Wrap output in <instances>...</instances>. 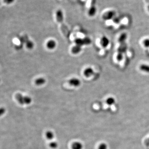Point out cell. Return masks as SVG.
<instances>
[{
  "label": "cell",
  "mask_w": 149,
  "mask_h": 149,
  "mask_svg": "<svg viewBox=\"0 0 149 149\" xmlns=\"http://www.w3.org/2000/svg\"><path fill=\"white\" fill-rule=\"evenodd\" d=\"M16 98L19 103L21 105H29L32 101L31 97L27 96H23L22 94L18 93L16 94Z\"/></svg>",
  "instance_id": "6da1fadb"
},
{
  "label": "cell",
  "mask_w": 149,
  "mask_h": 149,
  "mask_svg": "<svg viewBox=\"0 0 149 149\" xmlns=\"http://www.w3.org/2000/svg\"><path fill=\"white\" fill-rule=\"evenodd\" d=\"M115 12L113 10H109L103 14L102 18L105 20H109L113 19L115 17Z\"/></svg>",
  "instance_id": "7a4b0ae2"
},
{
  "label": "cell",
  "mask_w": 149,
  "mask_h": 149,
  "mask_svg": "<svg viewBox=\"0 0 149 149\" xmlns=\"http://www.w3.org/2000/svg\"><path fill=\"white\" fill-rule=\"evenodd\" d=\"M110 43L109 39L107 36H103L100 40V43L102 47L106 48L108 46Z\"/></svg>",
  "instance_id": "3957f363"
},
{
  "label": "cell",
  "mask_w": 149,
  "mask_h": 149,
  "mask_svg": "<svg viewBox=\"0 0 149 149\" xmlns=\"http://www.w3.org/2000/svg\"><path fill=\"white\" fill-rule=\"evenodd\" d=\"M128 46L126 43L120 44L118 48V53L123 54L126 52L127 50Z\"/></svg>",
  "instance_id": "277c9868"
},
{
  "label": "cell",
  "mask_w": 149,
  "mask_h": 149,
  "mask_svg": "<svg viewBox=\"0 0 149 149\" xmlns=\"http://www.w3.org/2000/svg\"><path fill=\"white\" fill-rule=\"evenodd\" d=\"M128 35L126 33H122L121 35L119 36V37L118 39V41L119 44H122V43H126V41L127 39Z\"/></svg>",
  "instance_id": "5b68a950"
},
{
  "label": "cell",
  "mask_w": 149,
  "mask_h": 149,
  "mask_svg": "<svg viewBox=\"0 0 149 149\" xmlns=\"http://www.w3.org/2000/svg\"><path fill=\"white\" fill-rule=\"evenodd\" d=\"M94 71L92 68L88 67L84 71V74L87 78H90L94 74Z\"/></svg>",
  "instance_id": "8992f818"
},
{
  "label": "cell",
  "mask_w": 149,
  "mask_h": 149,
  "mask_svg": "<svg viewBox=\"0 0 149 149\" xmlns=\"http://www.w3.org/2000/svg\"><path fill=\"white\" fill-rule=\"evenodd\" d=\"M56 18L57 21L60 23L63 22V13L61 10H57V12H56Z\"/></svg>",
  "instance_id": "52a82bcc"
},
{
  "label": "cell",
  "mask_w": 149,
  "mask_h": 149,
  "mask_svg": "<svg viewBox=\"0 0 149 149\" xmlns=\"http://www.w3.org/2000/svg\"><path fill=\"white\" fill-rule=\"evenodd\" d=\"M70 85L74 87H78L80 85V81L77 78H72L68 81Z\"/></svg>",
  "instance_id": "ba28073f"
},
{
  "label": "cell",
  "mask_w": 149,
  "mask_h": 149,
  "mask_svg": "<svg viewBox=\"0 0 149 149\" xmlns=\"http://www.w3.org/2000/svg\"><path fill=\"white\" fill-rule=\"evenodd\" d=\"M96 12V8L94 5H92L89 8L88 14L90 16L93 17L95 16Z\"/></svg>",
  "instance_id": "9c48e42d"
},
{
  "label": "cell",
  "mask_w": 149,
  "mask_h": 149,
  "mask_svg": "<svg viewBox=\"0 0 149 149\" xmlns=\"http://www.w3.org/2000/svg\"><path fill=\"white\" fill-rule=\"evenodd\" d=\"M56 43L55 41L51 40L49 41L47 43V47L50 49H53L56 47Z\"/></svg>",
  "instance_id": "30bf717a"
},
{
  "label": "cell",
  "mask_w": 149,
  "mask_h": 149,
  "mask_svg": "<svg viewBox=\"0 0 149 149\" xmlns=\"http://www.w3.org/2000/svg\"><path fill=\"white\" fill-rule=\"evenodd\" d=\"M71 147L72 149H83V145L80 142H74L72 145Z\"/></svg>",
  "instance_id": "8fae6325"
},
{
  "label": "cell",
  "mask_w": 149,
  "mask_h": 149,
  "mask_svg": "<svg viewBox=\"0 0 149 149\" xmlns=\"http://www.w3.org/2000/svg\"><path fill=\"white\" fill-rule=\"evenodd\" d=\"M139 68L141 71L147 73H149V65H148L142 64L140 65Z\"/></svg>",
  "instance_id": "7c38bea8"
},
{
  "label": "cell",
  "mask_w": 149,
  "mask_h": 149,
  "mask_svg": "<svg viewBox=\"0 0 149 149\" xmlns=\"http://www.w3.org/2000/svg\"><path fill=\"white\" fill-rule=\"evenodd\" d=\"M81 50H82V47L76 45L72 48L71 51L73 54H77L80 53Z\"/></svg>",
  "instance_id": "4fadbf2b"
},
{
  "label": "cell",
  "mask_w": 149,
  "mask_h": 149,
  "mask_svg": "<svg viewBox=\"0 0 149 149\" xmlns=\"http://www.w3.org/2000/svg\"><path fill=\"white\" fill-rule=\"evenodd\" d=\"M46 82L45 79L42 78H39L35 80V83L37 85H41L44 84Z\"/></svg>",
  "instance_id": "5bb4252c"
},
{
  "label": "cell",
  "mask_w": 149,
  "mask_h": 149,
  "mask_svg": "<svg viewBox=\"0 0 149 149\" xmlns=\"http://www.w3.org/2000/svg\"><path fill=\"white\" fill-rule=\"evenodd\" d=\"M46 137L48 140H52L54 137V133L51 131H48L46 133Z\"/></svg>",
  "instance_id": "9a60e30c"
},
{
  "label": "cell",
  "mask_w": 149,
  "mask_h": 149,
  "mask_svg": "<svg viewBox=\"0 0 149 149\" xmlns=\"http://www.w3.org/2000/svg\"><path fill=\"white\" fill-rule=\"evenodd\" d=\"M74 42L76 45L82 47L83 46L85 45L84 44L83 39L77 38L75 39Z\"/></svg>",
  "instance_id": "2e32d148"
},
{
  "label": "cell",
  "mask_w": 149,
  "mask_h": 149,
  "mask_svg": "<svg viewBox=\"0 0 149 149\" xmlns=\"http://www.w3.org/2000/svg\"><path fill=\"white\" fill-rule=\"evenodd\" d=\"M25 39V41H26V47L29 49L33 48V47H34V43L32 41L29 40V39H27V37L26 38V39Z\"/></svg>",
  "instance_id": "e0dca14e"
},
{
  "label": "cell",
  "mask_w": 149,
  "mask_h": 149,
  "mask_svg": "<svg viewBox=\"0 0 149 149\" xmlns=\"http://www.w3.org/2000/svg\"><path fill=\"white\" fill-rule=\"evenodd\" d=\"M115 99L113 97H109L106 100V103L109 106L112 105L115 103Z\"/></svg>",
  "instance_id": "ac0fdd59"
},
{
  "label": "cell",
  "mask_w": 149,
  "mask_h": 149,
  "mask_svg": "<svg viewBox=\"0 0 149 149\" xmlns=\"http://www.w3.org/2000/svg\"><path fill=\"white\" fill-rule=\"evenodd\" d=\"M116 58L117 61L121 62L123 58V54L122 53H118L116 56Z\"/></svg>",
  "instance_id": "d6986e66"
},
{
  "label": "cell",
  "mask_w": 149,
  "mask_h": 149,
  "mask_svg": "<svg viewBox=\"0 0 149 149\" xmlns=\"http://www.w3.org/2000/svg\"><path fill=\"white\" fill-rule=\"evenodd\" d=\"M49 146L52 149H55L57 148L58 147V143L55 141H53L50 143Z\"/></svg>",
  "instance_id": "ffe728a7"
},
{
  "label": "cell",
  "mask_w": 149,
  "mask_h": 149,
  "mask_svg": "<svg viewBox=\"0 0 149 149\" xmlns=\"http://www.w3.org/2000/svg\"><path fill=\"white\" fill-rule=\"evenodd\" d=\"M143 44L145 47L149 48V39H146L143 41Z\"/></svg>",
  "instance_id": "44dd1931"
},
{
  "label": "cell",
  "mask_w": 149,
  "mask_h": 149,
  "mask_svg": "<svg viewBox=\"0 0 149 149\" xmlns=\"http://www.w3.org/2000/svg\"><path fill=\"white\" fill-rule=\"evenodd\" d=\"M84 40V44L85 45H89L91 43V39L89 37H85V38L83 39Z\"/></svg>",
  "instance_id": "7402d4cb"
},
{
  "label": "cell",
  "mask_w": 149,
  "mask_h": 149,
  "mask_svg": "<svg viewBox=\"0 0 149 149\" xmlns=\"http://www.w3.org/2000/svg\"><path fill=\"white\" fill-rule=\"evenodd\" d=\"M98 149H107V145L105 143H102L99 145Z\"/></svg>",
  "instance_id": "603a6c76"
},
{
  "label": "cell",
  "mask_w": 149,
  "mask_h": 149,
  "mask_svg": "<svg viewBox=\"0 0 149 149\" xmlns=\"http://www.w3.org/2000/svg\"><path fill=\"white\" fill-rule=\"evenodd\" d=\"M120 18L118 17H114L113 19V22L116 23V24H118L120 22Z\"/></svg>",
  "instance_id": "cb8c5ba5"
},
{
  "label": "cell",
  "mask_w": 149,
  "mask_h": 149,
  "mask_svg": "<svg viewBox=\"0 0 149 149\" xmlns=\"http://www.w3.org/2000/svg\"><path fill=\"white\" fill-rule=\"evenodd\" d=\"M14 0H3V2L6 4H10L12 3Z\"/></svg>",
  "instance_id": "d4e9b609"
},
{
  "label": "cell",
  "mask_w": 149,
  "mask_h": 149,
  "mask_svg": "<svg viewBox=\"0 0 149 149\" xmlns=\"http://www.w3.org/2000/svg\"><path fill=\"white\" fill-rule=\"evenodd\" d=\"M5 110L4 109V108H1L0 110V113H1V115H2L4 114L5 112Z\"/></svg>",
  "instance_id": "484cf974"
},
{
  "label": "cell",
  "mask_w": 149,
  "mask_h": 149,
  "mask_svg": "<svg viewBox=\"0 0 149 149\" xmlns=\"http://www.w3.org/2000/svg\"><path fill=\"white\" fill-rule=\"evenodd\" d=\"M145 144L147 147H149V138L147 139V140L145 141Z\"/></svg>",
  "instance_id": "4316f807"
},
{
  "label": "cell",
  "mask_w": 149,
  "mask_h": 149,
  "mask_svg": "<svg viewBox=\"0 0 149 149\" xmlns=\"http://www.w3.org/2000/svg\"><path fill=\"white\" fill-rule=\"evenodd\" d=\"M147 9H148V11H149V5H148V7H147Z\"/></svg>",
  "instance_id": "83f0119b"
}]
</instances>
